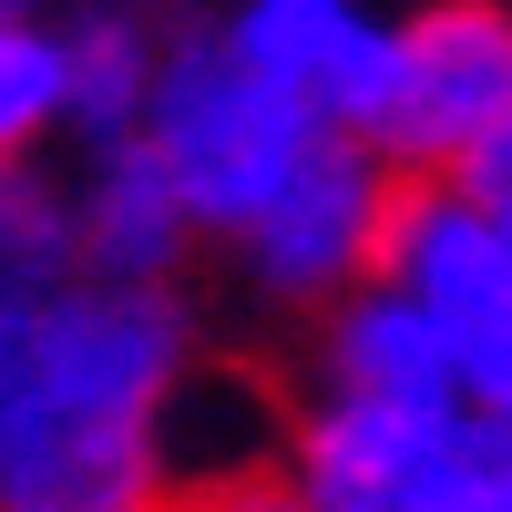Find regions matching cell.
Masks as SVG:
<instances>
[{"label": "cell", "instance_id": "obj_4", "mask_svg": "<svg viewBox=\"0 0 512 512\" xmlns=\"http://www.w3.org/2000/svg\"><path fill=\"white\" fill-rule=\"evenodd\" d=\"M482 461L461 400H369V390H297L277 420V472L318 512H441Z\"/></svg>", "mask_w": 512, "mask_h": 512}, {"label": "cell", "instance_id": "obj_9", "mask_svg": "<svg viewBox=\"0 0 512 512\" xmlns=\"http://www.w3.org/2000/svg\"><path fill=\"white\" fill-rule=\"evenodd\" d=\"M216 31L256 72H277L318 123H349L369 72H379V21L390 0H205Z\"/></svg>", "mask_w": 512, "mask_h": 512}, {"label": "cell", "instance_id": "obj_10", "mask_svg": "<svg viewBox=\"0 0 512 512\" xmlns=\"http://www.w3.org/2000/svg\"><path fill=\"white\" fill-rule=\"evenodd\" d=\"M52 21H62V144L134 134L144 93H154L164 11H144V0H62Z\"/></svg>", "mask_w": 512, "mask_h": 512}, {"label": "cell", "instance_id": "obj_15", "mask_svg": "<svg viewBox=\"0 0 512 512\" xmlns=\"http://www.w3.org/2000/svg\"><path fill=\"white\" fill-rule=\"evenodd\" d=\"M11 390H21V318H0V420H11Z\"/></svg>", "mask_w": 512, "mask_h": 512}, {"label": "cell", "instance_id": "obj_7", "mask_svg": "<svg viewBox=\"0 0 512 512\" xmlns=\"http://www.w3.org/2000/svg\"><path fill=\"white\" fill-rule=\"evenodd\" d=\"M62 205L82 277H205V226L144 134L62 144Z\"/></svg>", "mask_w": 512, "mask_h": 512}, {"label": "cell", "instance_id": "obj_14", "mask_svg": "<svg viewBox=\"0 0 512 512\" xmlns=\"http://www.w3.org/2000/svg\"><path fill=\"white\" fill-rule=\"evenodd\" d=\"M185 512H318V502L297 492V482L277 472V461H256V472H226V482H205Z\"/></svg>", "mask_w": 512, "mask_h": 512}, {"label": "cell", "instance_id": "obj_16", "mask_svg": "<svg viewBox=\"0 0 512 512\" xmlns=\"http://www.w3.org/2000/svg\"><path fill=\"white\" fill-rule=\"evenodd\" d=\"M472 175H512V113H502V134H492V144L472 154Z\"/></svg>", "mask_w": 512, "mask_h": 512}, {"label": "cell", "instance_id": "obj_6", "mask_svg": "<svg viewBox=\"0 0 512 512\" xmlns=\"http://www.w3.org/2000/svg\"><path fill=\"white\" fill-rule=\"evenodd\" d=\"M379 277L410 287L451 338L512 318V226L482 175H400L379 216Z\"/></svg>", "mask_w": 512, "mask_h": 512}, {"label": "cell", "instance_id": "obj_13", "mask_svg": "<svg viewBox=\"0 0 512 512\" xmlns=\"http://www.w3.org/2000/svg\"><path fill=\"white\" fill-rule=\"evenodd\" d=\"M461 420L482 431V451H512V318L461 338Z\"/></svg>", "mask_w": 512, "mask_h": 512}, {"label": "cell", "instance_id": "obj_12", "mask_svg": "<svg viewBox=\"0 0 512 512\" xmlns=\"http://www.w3.org/2000/svg\"><path fill=\"white\" fill-rule=\"evenodd\" d=\"M62 0H0V154H62Z\"/></svg>", "mask_w": 512, "mask_h": 512}, {"label": "cell", "instance_id": "obj_8", "mask_svg": "<svg viewBox=\"0 0 512 512\" xmlns=\"http://www.w3.org/2000/svg\"><path fill=\"white\" fill-rule=\"evenodd\" d=\"M287 379L297 390H369V400H461V338L369 267L287 328Z\"/></svg>", "mask_w": 512, "mask_h": 512}, {"label": "cell", "instance_id": "obj_18", "mask_svg": "<svg viewBox=\"0 0 512 512\" xmlns=\"http://www.w3.org/2000/svg\"><path fill=\"white\" fill-rule=\"evenodd\" d=\"M144 11H185V0H144Z\"/></svg>", "mask_w": 512, "mask_h": 512}, {"label": "cell", "instance_id": "obj_2", "mask_svg": "<svg viewBox=\"0 0 512 512\" xmlns=\"http://www.w3.org/2000/svg\"><path fill=\"white\" fill-rule=\"evenodd\" d=\"M390 164H379L349 123H318L308 154L287 164V175L246 205V216L205 246V267H216V287L236 297L246 318H267L277 338L328 308L349 277L379 267V216H390Z\"/></svg>", "mask_w": 512, "mask_h": 512}, {"label": "cell", "instance_id": "obj_1", "mask_svg": "<svg viewBox=\"0 0 512 512\" xmlns=\"http://www.w3.org/2000/svg\"><path fill=\"white\" fill-rule=\"evenodd\" d=\"M134 134L175 164L195 226H205V246H216L246 205L267 195L297 154H308L318 113L297 103L277 72H256L236 41L216 31V11H205V0H185V11H164L154 93H144V123H134Z\"/></svg>", "mask_w": 512, "mask_h": 512}, {"label": "cell", "instance_id": "obj_3", "mask_svg": "<svg viewBox=\"0 0 512 512\" xmlns=\"http://www.w3.org/2000/svg\"><path fill=\"white\" fill-rule=\"evenodd\" d=\"M512 113V0H400L349 134L390 175H472Z\"/></svg>", "mask_w": 512, "mask_h": 512}, {"label": "cell", "instance_id": "obj_11", "mask_svg": "<svg viewBox=\"0 0 512 512\" xmlns=\"http://www.w3.org/2000/svg\"><path fill=\"white\" fill-rule=\"evenodd\" d=\"M72 205L62 154H0V318H31L52 287H72Z\"/></svg>", "mask_w": 512, "mask_h": 512}, {"label": "cell", "instance_id": "obj_5", "mask_svg": "<svg viewBox=\"0 0 512 512\" xmlns=\"http://www.w3.org/2000/svg\"><path fill=\"white\" fill-rule=\"evenodd\" d=\"M0 512H185L164 410L21 369L0 420Z\"/></svg>", "mask_w": 512, "mask_h": 512}, {"label": "cell", "instance_id": "obj_17", "mask_svg": "<svg viewBox=\"0 0 512 512\" xmlns=\"http://www.w3.org/2000/svg\"><path fill=\"white\" fill-rule=\"evenodd\" d=\"M492 185V205H502V226H512V175H482Z\"/></svg>", "mask_w": 512, "mask_h": 512}]
</instances>
